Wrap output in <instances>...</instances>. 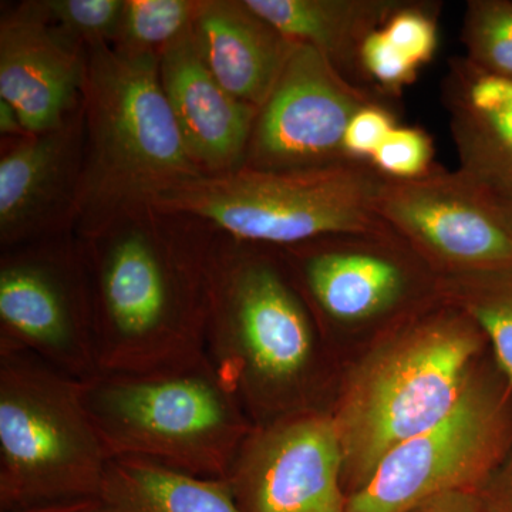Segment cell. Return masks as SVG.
I'll list each match as a JSON object with an SVG mask.
<instances>
[{
	"label": "cell",
	"mask_w": 512,
	"mask_h": 512,
	"mask_svg": "<svg viewBox=\"0 0 512 512\" xmlns=\"http://www.w3.org/2000/svg\"><path fill=\"white\" fill-rule=\"evenodd\" d=\"M215 231L150 211L80 239L103 373H151L205 359L207 259Z\"/></svg>",
	"instance_id": "obj_1"
},
{
	"label": "cell",
	"mask_w": 512,
	"mask_h": 512,
	"mask_svg": "<svg viewBox=\"0 0 512 512\" xmlns=\"http://www.w3.org/2000/svg\"><path fill=\"white\" fill-rule=\"evenodd\" d=\"M84 157L76 229L93 239L156 211L171 192L200 178L160 82V59L87 50Z\"/></svg>",
	"instance_id": "obj_2"
},
{
	"label": "cell",
	"mask_w": 512,
	"mask_h": 512,
	"mask_svg": "<svg viewBox=\"0 0 512 512\" xmlns=\"http://www.w3.org/2000/svg\"><path fill=\"white\" fill-rule=\"evenodd\" d=\"M204 353L254 426L285 419L316 362L318 330L276 248L215 232Z\"/></svg>",
	"instance_id": "obj_3"
},
{
	"label": "cell",
	"mask_w": 512,
	"mask_h": 512,
	"mask_svg": "<svg viewBox=\"0 0 512 512\" xmlns=\"http://www.w3.org/2000/svg\"><path fill=\"white\" fill-rule=\"evenodd\" d=\"M82 389L111 460L134 458L225 480L255 427L207 357L161 372H99Z\"/></svg>",
	"instance_id": "obj_4"
},
{
	"label": "cell",
	"mask_w": 512,
	"mask_h": 512,
	"mask_svg": "<svg viewBox=\"0 0 512 512\" xmlns=\"http://www.w3.org/2000/svg\"><path fill=\"white\" fill-rule=\"evenodd\" d=\"M478 329L466 311L444 313L414 326L363 367L333 416L343 480L355 491L389 451L453 412L470 384Z\"/></svg>",
	"instance_id": "obj_5"
},
{
	"label": "cell",
	"mask_w": 512,
	"mask_h": 512,
	"mask_svg": "<svg viewBox=\"0 0 512 512\" xmlns=\"http://www.w3.org/2000/svg\"><path fill=\"white\" fill-rule=\"evenodd\" d=\"M384 180L365 161L296 171L241 167L195 178L158 202L156 211L194 218L235 241L282 249L389 228L376 214Z\"/></svg>",
	"instance_id": "obj_6"
},
{
	"label": "cell",
	"mask_w": 512,
	"mask_h": 512,
	"mask_svg": "<svg viewBox=\"0 0 512 512\" xmlns=\"http://www.w3.org/2000/svg\"><path fill=\"white\" fill-rule=\"evenodd\" d=\"M82 383L0 348V512L99 498L111 458Z\"/></svg>",
	"instance_id": "obj_7"
},
{
	"label": "cell",
	"mask_w": 512,
	"mask_h": 512,
	"mask_svg": "<svg viewBox=\"0 0 512 512\" xmlns=\"http://www.w3.org/2000/svg\"><path fill=\"white\" fill-rule=\"evenodd\" d=\"M0 348L32 353L79 382L99 373L89 274L76 234L2 251Z\"/></svg>",
	"instance_id": "obj_8"
},
{
	"label": "cell",
	"mask_w": 512,
	"mask_h": 512,
	"mask_svg": "<svg viewBox=\"0 0 512 512\" xmlns=\"http://www.w3.org/2000/svg\"><path fill=\"white\" fill-rule=\"evenodd\" d=\"M507 440L503 406L470 383L446 419L384 456L346 512H410L436 495L467 490L493 470Z\"/></svg>",
	"instance_id": "obj_9"
},
{
	"label": "cell",
	"mask_w": 512,
	"mask_h": 512,
	"mask_svg": "<svg viewBox=\"0 0 512 512\" xmlns=\"http://www.w3.org/2000/svg\"><path fill=\"white\" fill-rule=\"evenodd\" d=\"M376 214L430 264L458 276L512 271V237L485 195L461 171L434 164L416 180L386 178Z\"/></svg>",
	"instance_id": "obj_10"
},
{
	"label": "cell",
	"mask_w": 512,
	"mask_h": 512,
	"mask_svg": "<svg viewBox=\"0 0 512 512\" xmlns=\"http://www.w3.org/2000/svg\"><path fill=\"white\" fill-rule=\"evenodd\" d=\"M380 100L318 50L296 45L256 114L242 167L296 171L352 161L343 151L346 128L357 111Z\"/></svg>",
	"instance_id": "obj_11"
},
{
	"label": "cell",
	"mask_w": 512,
	"mask_h": 512,
	"mask_svg": "<svg viewBox=\"0 0 512 512\" xmlns=\"http://www.w3.org/2000/svg\"><path fill=\"white\" fill-rule=\"evenodd\" d=\"M342 480L338 429L320 412L255 426L225 477L242 512H346Z\"/></svg>",
	"instance_id": "obj_12"
},
{
	"label": "cell",
	"mask_w": 512,
	"mask_h": 512,
	"mask_svg": "<svg viewBox=\"0 0 512 512\" xmlns=\"http://www.w3.org/2000/svg\"><path fill=\"white\" fill-rule=\"evenodd\" d=\"M313 319L359 325L399 311L412 296L414 254L392 228L329 235L279 249Z\"/></svg>",
	"instance_id": "obj_13"
},
{
	"label": "cell",
	"mask_w": 512,
	"mask_h": 512,
	"mask_svg": "<svg viewBox=\"0 0 512 512\" xmlns=\"http://www.w3.org/2000/svg\"><path fill=\"white\" fill-rule=\"evenodd\" d=\"M6 143L0 156L2 251L74 234L84 157L83 104L60 126Z\"/></svg>",
	"instance_id": "obj_14"
},
{
	"label": "cell",
	"mask_w": 512,
	"mask_h": 512,
	"mask_svg": "<svg viewBox=\"0 0 512 512\" xmlns=\"http://www.w3.org/2000/svg\"><path fill=\"white\" fill-rule=\"evenodd\" d=\"M86 56L57 32L45 0L3 10L0 99L15 107L29 134L60 126L82 104Z\"/></svg>",
	"instance_id": "obj_15"
},
{
	"label": "cell",
	"mask_w": 512,
	"mask_h": 512,
	"mask_svg": "<svg viewBox=\"0 0 512 512\" xmlns=\"http://www.w3.org/2000/svg\"><path fill=\"white\" fill-rule=\"evenodd\" d=\"M160 82L188 154L204 175L244 165L258 109L235 99L202 62L192 29L160 57Z\"/></svg>",
	"instance_id": "obj_16"
},
{
	"label": "cell",
	"mask_w": 512,
	"mask_h": 512,
	"mask_svg": "<svg viewBox=\"0 0 512 512\" xmlns=\"http://www.w3.org/2000/svg\"><path fill=\"white\" fill-rule=\"evenodd\" d=\"M192 35L212 76L235 99L258 110L296 47L247 0H205Z\"/></svg>",
	"instance_id": "obj_17"
},
{
	"label": "cell",
	"mask_w": 512,
	"mask_h": 512,
	"mask_svg": "<svg viewBox=\"0 0 512 512\" xmlns=\"http://www.w3.org/2000/svg\"><path fill=\"white\" fill-rule=\"evenodd\" d=\"M460 167L477 183L512 188V82L454 60L443 83Z\"/></svg>",
	"instance_id": "obj_18"
},
{
	"label": "cell",
	"mask_w": 512,
	"mask_h": 512,
	"mask_svg": "<svg viewBox=\"0 0 512 512\" xmlns=\"http://www.w3.org/2000/svg\"><path fill=\"white\" fill-rule=\"evenodd\" d=\"M286 39L311 46L350 82L363 86L360 47L404 0H247ZM366 87V86H365Z\"/></svg>",
	"instance_id": "obj_19"
},
{
	"label": "cell",
	"mask_w": 512,
	"mask_h": 512,
	"mask_svg": "<svg viewBox=\"0 0 512 512\" xmlns=\"http://www.w3.org/2000/svg\"><path fill=\"white\" fill-rule=\"evenodd\" d=\"M99 498L109 512H242L225 480L113 458Z\"/></svg>",
	"instance_id": "obj_20"
},
{
	"label": "cell",
	"mask_w": 512,
	"mask_h": 512,
	"mask_svg": "<svg viewBox=\"0 0 512 512\" xmlns=\"http://www.w3.org/2000/svg\"><path fill=\"white\" fill-rule=\"evenodd\" d=\"M205 0H124L116 39L117 55L138 59L158 57L194 28Z\"/></svg>",
	"instance_id": "obj_21"
},
{
	"label": "cell",
	"mask_w": 512,
	"mask_h": 512,
	"mask_svg": "<svg viewBox=\"0 0 512 512\" xmlns=\"http://www.w3.org/2000/svg\"><path fill=\"white\" fill-rule=\"evenodd\" d=\"M446 291L490 339L498 366L512 386V271L458 276Z\"/></svg>",
	"instance_id": "obj_22"
},
{
	"label": "cell",
	"mask_w": 512,
	"mask_h": 512,
	"mask_svg": "<svg viewBox=\"0 0 512 512\" xmlns=\"http://www.w3.org/2000/svg\"><path fill=\"white\" fill-rule=\"evenodd\" d=\"M463 43L468 62L512 82V0H470Z\"/></svg>",
	"instance_id": "obj_23"
},
{
	"label": "cell",
	"mask_w": 512,
	"mask_h": 512,
	"mask_svg": "<svg viewBox=\"0 0 512 512\" xmlns=\"http://www.w3.org/2000/svg\"><path fill=\"white\" fill-rule=\"evenodd\" d=\"M45 6L57 32L87 52L114 42L124 0H45Z\"/></svg>",
	"instance_id": "obj_24"
},
{
	"label": "cell",
	"mask_w": 512,
	"mask_h": 512,
	"mask_svg": "<svg viewBox=\"0 0 512 512\" xmlns=\"http://www.w3.org/2000/svg\"><path fill=\"white\" fill-rule=\"evenodd\" d=\"M382 30L392 45L420 69L433 60L439 45L437 5L404 0Z\"/></svg>",
	"instance_id": "obj_25"
},
{
	"label": "cell",
	"mask_w": 512,
	"mask_h": 512,
	"mask_svg": "<svg viewBox=\"0 0 512 512\" xmlns=\"http://www.w3.org/2000/svg\"><path fill=\"white\" fill-rule=\"evenodd\" d=\"M433 140L419 127L397 126L377 148L370 164L389 180H416L433 168Z\"/></svg>",
	"instance_id": "obj_26"
},
{
	"label": "cell",
	"mask_w": 512,
	"mask_h": 512,
	"mask_svg": "<svg viewBox=\"0 0 512 512\" xmlns=\"http://www.w3.org/2000/svg\"><path fill=\"white\" fill-rule=\"evenodd\" d=\"M359 63L365 82L375 83L380 93L390 96L416 82L420 70L392 45L382 28L366 37Z\"/></svg>",
	"instance_id": "obj_27"
},
{
	"label": "cell",
	"mask_w": 512,
	"mask_h": 512,
	"mask_svg": "<svg viewBox=\"0 0 512 512\" xmlns=\"http://www.w3.org/2000/svg\"><path fill=\"white\" fill-rule=\"evenodd\" d=\"M399 126L396 116L382 100L367 104L350 120L343 137L348 160L370 163L390 131Z\"/></svg>",
	"instance_id": "obj_28"
},
{
	"label": "cell",
	"mask_w": 512,
	"mask_h": 512,
	"mask_svg": "<svg viewBox=\"0 0 512 512\" xmlns=\"http://www.w3.org/2000/svg\"><path fill=\"white\" fill-rule=\"evenodd\" d=\"M410 512H481L480 504L467 490L448 491L424 501Z\"/></svg>",
	"instance_id": "obj_29"
},
{
	"label": "cell",
	"mask_w": 512,
	"mask_h": 512,
	"mask_svg": "<svg viewBox=\"0 0 512 512\" xmlns=\"http://www.w3.org/2000/svg\"><path fill=\"white\" fill-rule=\"evenodd\" d=\"M487 507L490 512H512V458L491 484Z\"/></svg>",
	"instance_id": "obj_30"
},
{
	"label": "cell",
	"mask_w": 512,
	"mask_h": 512,
	"mask_svg": "<svg viewBox=\"0 0 512 512\" xmlns=\"http://www.w3.org/2000/svg\"><path fill=\"white\" fill-rule=\"evenodd\" d=\"M480 185L484 188L485 195H487L488 201H490L498 220L501 221V224L510 232L512 237V188Z\"/></svg>",
	"instance_id": "obj_31"
},
{
	"label": "cell",
	"mask_w": 512,
	"mask_h": 512,
	"mask_svg": "<svg viewBox=\"0 0 512 512\" xmlns=\"http://www.w3.org/2000/svg\"><path fill=\"white\" fill-rule=\"evenodd\" d=\"M15 512H109V510H107L106 505L103 504L100 498H86V500L42 505V507L28 508V510Z\"/></svg>",
	"instance_id": "obj_32"
},
{
	"label": "cell",
	"mask_w": 512,
	"mask_h": 512,
	"mask_svg": "<svg viewBox=\"0 0 512 512\" xmlns=\"http://www.w3.org/2000/svg\"><path fill=\"white\" fill-rule=\"evenodd\" d=\"M0 133L6 140L28 136L18 111L8 101L0 99Z\"/></svg>",
	"instance_id": "obj_33"
}]
</instances>
